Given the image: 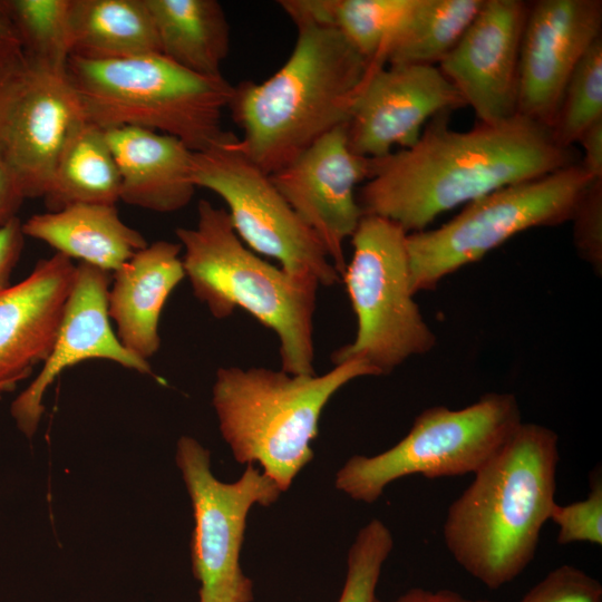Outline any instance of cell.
<instances>
[{
    "instance_id": "12",
    "label": "cell",
    "mask_w": 602,
    "mask_h": 602,
    "mask_svg": "<svg viewBox=\"0 0 602 602\" xmlns=\"http://www.w3.org/2000/svg\"><path fill=\"white\" fill-rule=\"evenodd\" d=\"M465 106L437 66L375 65L346 125L350 149L379 158L417 143L435 116Z\"/></svg>"
},
{
    "instance_id": "18",
    "label": "cell",
    "mask_w": 602,
    "mask_h": 602,
    "mask_svg": "<svg viewBox=\"0 0 602 602\" xmlns=\"http://www.w3.org/2000/svg\"><path fill=\"white\" fill-rule=\"evenodd\" d=\"M76 265L57 253L0 290V395L11 391L49 357L70 297Z\"/></svg>"
},
{
    "instance_id": "33",
    "label": "cell",
    "mask_w": 602,
    "mask_h": 602,
    "mask_svg": "<svg viewBox=\"0 0 602 602\" xmlns=\"http://www.w3.org/2000/svg\"><path fill=\"white\" fill-rule=\"evenodd\" d=\"M26 67V58L13 64H0V145L25 77Z\"/></svg>"
},
{
    "instance_id": "32",
    "label": "cell",
    "mask_w": 602,
    "mask_h": 602,
    "mask_svg": "<svg viewBox=\"0 0 602 602\" xmlns=\"http://www.w3.org/2000/svg\"><path fill=\"white\" fill-rule=\"evenodd\" d=\"M22 222L17 216L0 230V290L9 285L25 244Z\"/></svg>"
},
{
    "instance_id": "26",
    "label": "cell",
    "mask_w": 602,
    "mask_h": 602,
    "mask_svg": "<svg viewBox=\"0 0 602 602\" xmlns=\"http://www.w3.org/2000/svg\"><path fill=\"white\" fill-rule=\"evenodd\" d=\"M27 59L66 68L72 54V0H4Z\"/></svg>"
},
{
    "instance_id": "8",
    "label": "cell",
    "mask_w": 602,
    "mask_h": 602,
    "mask_svg": "<svg viewBox=\"0 0 602 602\" xmlns=\"http://www.w3.org/2000/svg\"><path fill=\"white\" fill-rule=\"evenodd\" d=\"M407 235L387 219L365 214L360 220L341 276L357 332L352 342L332 353L334 365L362 360L382 376L436 346V336L414 300Z\"/></svg>"
},
{
    "instance_id": "15",
    "label": "cell",
    "mask_w": 602,
    "mask_h": 602,
    "mask_svg": "<svg viewBox=\"0 0 602 602\" xmlns=\"http://www.w3.org/2000/svg\"><path fill=\"white\" fill-rule=\"evenodd\" d=\"M528 2L484 0L477 16L438 68L478 123L517 115L518 67Z\"/></svg>"
},
{
    "instance_id": "11",
    "label": "cell",
    "mask_w": 602,
    "mask_h": 602,
    "mask_svg": "<svg viewBox=\"0 0 602 602\" xmlns=\"http://www.w3.org/2000/svg\"><path fill=\"white\" fill-rule=\"evenodd\" d=\"M175 462L193 507L191 559L200 602H252L253 582L240 563L247 515L256 504L275 503L282 491L254 464L237 480L221 482L210 450L191 436L177 440Z\"/></svg>"
},
{
    "instance_id": "34",
    "label": "cell",
    "mask_w": 602,
    "mask_h": 602,
    "mask_svg": "<svg viewBox=\"0 0 602 602\" xmlns=\"http://www.w3.org/2000/svg\"><path fill=\"white\" fill-rule=\"evenodd\" d=\"M25 200L17 179L0 156V230L17 217V212Z\"/></svg>"
},
{
    "instance_id": "20",
    "label": "cell",
    "mask_w": 602,
    "mask_h": 602,
    "mask_svg": "<svg viewBox=\"0 0 602 602\" xmlns=\"http://www.w3.org/2000/svg\"><path fill=\"white\" fill-rule=\"evenodd\" d=\"M119 176V201L157 213L185 207L197 188L193 152L179 139L124 126L105 130Z\"/></svg>"
},
{
    "instance_id": "5",
    "label": "cell",
    "mask_w": 602,
    "mask_h": 602,
    "mask_svg": "<svg viewBox=\"0 0 602 602\" xmlns=\"http://www.w3.org/2000/svg\"><path fill=\"white\" fill-rule=\"evenodd\" d=\"M379 376L362 360H348L322 375H292L263 367H221L212 387L220 433L240 464H259L288 491L313 456L321 414L350 381Z\"/></svg>"
},
{
    "instance_id": "27",
    "label": "cell",
    "mask_w": 602,
    "mask_h": 602,
    "mask_svg": "<svg viewBox=\"0 0 602 602\" xmlns=\"http://www.w3.org/2000/svg\"><path fill=\"white\" fill-rule=\"evenodd\" d=\"M602 120V37L574 69L551 128L555 140L573 147L581 136Z\"/></svg>"
},
{
    "instance_id": "21",
    "label": "cell",
    "mask_w": 602,
    "mask_h": 602,
    "mask_svg": "<svg viewBox=\"0 0 602 602\" xmlns=\"http://www.w3.org/2000/svg\"><path fill=\"white\" fill-rule=\"evenodd\" d=\"M22 232L69 259L113 273L148 242L119 216L115 204L79 203L22 222Z\"/></svg>"
},
{
    "instance_id": "14",
    "label": "cell",
    "mask_w": 602,
    "mask_h": 602,
    "mask_svg": "<svg viewBox=\"0 0 602 602\" xmlns=\"http://www.w3.org/2000/svg\"><path fill=\"white\" fill-rule=\"evenodd\" d=\"M601 0L528 2L523 30L517 114L552 128L574 69L602 37Z\"/></svg>"
},
{
    "instance_id": "22",
    "label": "cell",
    "mask_w": 602,
    "mask_h": 602,
    "mask_svg": "<svg viewBox=\"0 0 602 602\" xmlns=\"http://www.w3.org/2000/svg\"><path fill=\"white\" fill-rule=\"evenodd\" d=\"M161 54L195 74L222 76L231 31L224 9L215 0H146Z\"/></svg>"
},
{
    "instance_id": "13",
    "label": "cell",
    "mask_w": 602,
    "mask_h": 602,
    "mask_svg": "<svg viewBox=\"0 0 602 602\" xmlns=\"http://www.w3.org/2000/svg\"><path fill=\"white\" fill-rule=\"evenodd\" d=\"M270 176L342 276L347 266L344 241L365 215L357 186L368 178V158L350 149L346 125L320 137Z\"/></svg>"
},
{
    "instance_id": "9",
    "label": "cell",
    "mask_w": 602,
    "mask_h": 602,
    "mask_svg": "<svg viewBox=\"0 0 602 602\" xmlns=\"http://www.w3.org/2000/svg\"><path fill=\"white\" fill-rule=\"evenodd\" d=\"M592 181L577 162L479 197L437 229L409 233L414 293L434 290L444 278L521 232L570 222Z\"/></svg>"
},
{
    "instance_id": "25",
    "label": "cell",
    "mask_w": 602,
    "mask_h": 602,
    "mask_svg": "<svg viewBox=\"0 0 602 602\" xmlns=\"http://www.w3.org/2000/svg\"><path fill=\"white\" fill-rule=\"evenodd\" d=\"M484 0H416L392 35L380 64L437 66L456 46Z\"/></svg>"
},
{
    "instance_id": "28",
    "label": "cell",
    "mask_w": 602,
    "mask_h": 602,
    "mask_svg": "<svg viewBox=\"0 0 602 602\" xmlns=\"http://www.w3.org/2000/svg\"><path fill=\"white\" fill-rule=\"evenodd\" d=\"M394 548L388 526L372 518L357 533L347 556V572L338 602H379L376 596L382 567Z\"/></svg>"
},
{
    "instance_id": "17",
    "label": "cell",
    "mask_w": 602,
    "mask_h": 602,
    "mask_svg": "<svg viewBox=\"0 0 602 602\" xmlns=\"http://www.w3.org/2000/svg\"><path fill=\"white\" fill-rule=\"evenodd\" d=\"M111 273L80 262L54 348L33 381L11 404L19 430L32 438L41 421L43 397L67 368L88 359H106L139 373H151L145 361L118 340L108 317Z\"/></svg>"
},
{
    "instance_id": "10",
    "label": "cell",
    "mask_w": 602,
    "mask_h": 602,
    "mask_svg": "<svg viewBox=\"0 0 602 602\" xmlns=\"http://www.w3.org/2000/svg\"><path fill=\"white\" fill-rule=\"evenodd\" d=\"M193 181L225 202L234 232L251 251L320 285L341 281L317 235L284 200L270 174L239 148L235 134L224 132L207 148L193 152Z\"/></svg>"
},
{
    "instance_id": "1",
    "label": "cell",
    "mask_w": 602,
    "mask_h": 602,
    "mask_svg": "<svg viewBox=\"0 0 602 602\" xmlns=\"http://www.w3.org/2000/svg\"><path fill=\"white\" fill-rule=\"evenodd\" d=\"M448 115L429 120L411 147L368 158L357 193L363 214L420 232L445 212L580 162L551 128L522 115L464 132L449 127Z\"/></svg>"
},
{
    "instance_id": "23",
    "label": "cell",
    "mask_w": 602,
    "mask_h": 602,
    "mask_svg": "<svg viewBox=\"0 0 602 602\" xmlns=\"http://www.w3.org/2000/svg\"><path fill=\"white\" fill-rule=\"evenodd\" d=\"M72 54L113 60L161 54L146 0H72Z\"/></svg>"
},
{
    "instance_id": "37",
    "label": "cell",
    "mask_w": 602,
    "mask_h": 602,
    "mask_svg": "<svg viewBox=\"0 0 602 602\" xmlns=\"http://www.w3.org/2000/svg\"><path fill=\"white\" fill-rule=\"evenodd\" d=\"M392 602H497L488 599H470L463 594L449 590H428L424 588H411L396 598Z\"/></svg>"
},
{
    "instance_id": "3",
    "label": "cell",
    "mask_w": 602,
    "mask_h": 602,
    "mask_svg": "<svg viewBox=\"0 0 602 602\" xmlns=\"http://www.w3.org/2000/svg\"><path fill=\"white\" fill-rule=\"evenodd\" d=\"M285 62L262 82L233 86L229 103L239 148L268 174L329 132L347 125L375 66L338 30L299 22Z\"/></svg>"
},
{
    "instance_id": "19",
    "label": "cell",
    "mask_w": 602,
    "mask_h": 602,
    "mask_svg": "<svg viewBox=\"0 0 602 602\" xmlns=\"http://www.w3.org/2000/svg\"><path fill=\"white\" fill-rule=\"evenodd\" d=\"M181 252L179 243H148L111 273L108 317L120 343L145 361L159 350L162 310L185 278Z\"/></svg>"
},
{
    "instance_id": "7",
    "label": "cell",
    "mask_w": 602,
    "mask_h": 602,
    "mask_svg": "<svg viewBox=\"0 0 602 602\" xmlns=\"http://www.w3.org/2000/svg\"><path fill=\"white\" fill-rule=\"evenodd\" d=\"M522 423L517 398L509 392L485 394L460 409L426 408L389 449L373 456H351L336 473L334 486L356 502L371 504L389 484L406 476L474 475Z\"/></svg>"
},
{
    "instance_id": "35",
    "label": "cell",
    "mask_w": 602,
    "mask_h": 602,
    "mask_svg": "<svg viewBox=\"0 0 602 602\" xmlns=\"http://www.w3.org/2000/svg\"><path fill=\"white\" fill-rule=\"evenodd\" d=\"M577 144L583 148L582 167L593 179H602V120L591 126Z\"/></svg>"
},
{
    "instance_id": "2",
    "label": "cell",
    "mask_w": 602,
    "mask_h": 602,
    "mask_svg": "<svg viewBox=\"0 0 602 602\" xmlns=\"http://www.w3.org/2000/svg\"><path fill=\"white\" fill-rule=\"evenodd\" d=\"M559 436L522 423L448 506L443 538L455 562L491 590L520 576L536 555L555 501Z\"/></svg>"
},
{
    "instance_id": "6",
    "label": "cell",
    "mask_w": 602,
    "mask_h": 602,
    "mask_svg": "<svg viewBox=\"0 0 602 602\" xmlns=\"http://www.w3.org/2000/svg\"><path fill=\"white\" fill-rule=\"evenodd\" d=\"M66 71L86 118L103 130L140 127L173 136L192 152L225 132L222 115L233 85L223 76L195 74L162 54L113 60L70 56Z\"/></svg>"
},
{
    "instance_id": "31",
    "label": "cell",
    "mask_w": 602,
    "mask_h": 602,
    "mask_svg": "<svg viewBox=\"0 0 602 602\" xmlns=\"http://www.w3.org/2000/svg\"><path fill=\"white\" fill-rule=\"evenodd\" d=\"M579 255L602 273V179H594L580 198L571 221Z\"/></svg>"
},
{
    "instance_id": "29",
    "label": "cell",
    "mask_w": 602,
    "mask_h": 602,
    "mask_svg": "<svg viewBox=\"0 0 602 602\" xmlns=\"http://www.w3.org/2000/svg\"><path fill=\"white\" fill-rule=\"evenodd\" d=\"M557 526L560 545L591 543L602 545V478L593 472L586 497L567 505H553L550 520Z\"/></svg>"
},
{
    "instance_id": "16",
    "label": "cell",
    "mask_w": 602,
    "mask_h": 602,
    "mask_svg": "<svg viewBox=\"0 0 602 602\" xmlns=\"http://www.w3.org/2000/svg\"><path fill=\"white\" fill-rule=\"evenodd\" d=\"M86 119L66 68L27 59L0 145L26 198L43 197L62 149Z\"/></svg>"
},
{
    "instance_id": "24",
    "label": "cell",
    "mask_w": 602,
    "mask_h": 602,
    "mask_svg": "<svg viewBox=\"0 0 602 602\" xmlns=\"http://www.w3.org/2000/svg\"><path fill=\"white\" fill-rule=\"evenodd\" d=\"M120 176L105 130L88 119L72 133L43 195L48 212L72 204H116Z\"/></svg>"
},
{
    "instance_id": "4",
    "label": "cell",
    "mask_w": 602,
    "mask_h": 602,
    "mask_svg": "<svg viewBox=\"0 0 602 602\" xmlns=\"http://www.w3.org/2000/svg\"><path fill=\"white\" fill-rule=\"evenodd\" d=\"M183 269L194 295L216 319L241 308L279 338L281 369L314 375L313 315L319 282L271 265L247 249L225 208L197 204L194 227H177Z\"/></svg>"
},
{
    "instance_id": "30",
    "label": "cell",
    "mask_w": 602,
    "mask_h": 602,
    "mask_svg": "<svg viewBox=\"0 0 602 602\" xmlns=\"http://www.w3.org/2000/svg\"><path fill=\"white\" fill-rule=\"evenodd\" d=\"M520 602H602V585L583 570L563 564L551 570Z\"/></svg>"
},
{
    "instance_id": "36",
    "label": "cell",
    "mask_w": 602,
    "mask_h": 602,
    "mask_svg": "<svg viewBox=\"0 0 602 602\" xmlns=\"http://www.w3.org/2000/svg\"><path fill=\"white\" fill-rule=\"evenodd\" d=\"M25 58L16 28L0 1V64H13Z\"/></svg>"
}]
</instances>
